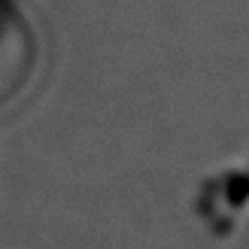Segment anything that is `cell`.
<instances>
[{"label": "cell", "mask_w": 249, "mask_h": 249, "mask_svg": "<svg viewBox=\"0 0 249 249\" xmlns=\"http://www.w3.org/2000/svg\"><path fill=\"white\" fill-rule=\"evenodd\" d=\"M40 46L24 12L12 0H0V107L12 104L36 73Z\"/></svg>", "instance_id": "cell-1"}]
</instances>
